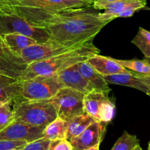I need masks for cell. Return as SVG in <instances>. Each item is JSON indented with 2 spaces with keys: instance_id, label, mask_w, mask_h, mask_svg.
Segmentation results:
<instances>
[{
  "instance_id": "cell-29",
  "label": "cell",
  "mask_w": 150,
  "mask_h": 150,
  "mask_svg": "<svg viewBox=\"0 0 150 150\" xmlns=\"http://www.w3.org/2000/svg\"><path fill=\"white\" fill-rule=\"evenodd\" d=\"M50 141H51L46 138H41L32 142L27 143L24 146L18 150H48Z\"/></svg>"
},
{
  "instance_id": "cell-2",
  "label": "cell",
  "mask_w": 150,
  "mask_h": 150,
  "mask_svg": "<svg viewBox=\"0 0 150 150\" xmlns=\"http://www.w3.org/2000/svg\"><path fill=\"white\" fill-rule=\"evenodd\" d=\"M100 49L93 44V41L88 42L78 48L62 53L58 55L33 62L27 65L18 80L23 81L38 76H51L73 66L87 60L89 57L99 54Z\"/></svg>"
},
{
  "instance_id": "cell-21",
  "label": "cell",
  "mask_w": 150,
  "mask_h": 150,
  "mask_svg": "<svg viewBox=\"0 0 150 150\" xmlns=\"http://www.w3.org/2000/svg\"><path fill=\"white\" fill-rule=\"evenodd\" d=\"M43 138L54 141L57 139H66L67 137V121L59 117L45 126L42 132Z\"/></svg>"
},
{
  "instance_id": "cell-24",
  "label": "cell",
  "mask_w": 150,
  "mask_h": 150,
  "mask_svg": "<svg viewBox=\"0 0 150 150\" xmlns=\"http://www.w3.org/2000/svg\"><path fill=\"white\" fill-rule=\"evenodd\" d=\"M139 139L135 135H131L125 131L118 138L111 150H132L139 144Z\"/></svg>"
},
{
  "instance_id": "cell-13",
  "label": "cell",
  "mask_w": 150,
  "mask_h": 150,
  "mask_svg": "<svg viewBox=\"0 0 150 150\" xmlns=\"http://www.w3.org/2000/svg\"><path fill=\"white\" fill-rule=\"evenodd\" d=\"M146 0H121L106 4L102 8L103 13H98L100 20L109 23L117 19V16L126 10H134L138 11L146 7Z\"/></svg>"
},
{
  "instance_id": "cell-12",
  "label": "cell",
  "mask_w": 150,
  "mask_h": 150,
  "mask_svg": "<svg viewBox=\"0 0 150 150\" xmlns=\"http://www.w3.org/2000/svg\"><path fill=\"white\" fill-rule=\"evenodd\" d=\"M59 79L63 88H69L83 94L93 91L86 79L79 71V63L73 65L57 74Z\"/></svg>"
},
{
  "instance_id": "cell-33",
  "label": "cell",
  "mask_w": 150,
  "mask_h": 150,
  "mask_svg": "<svg viewBox=\"0 0 150 150\" xmlns=\"http://www.w3.org/2000/svg\"><path fill=\"white\" fill-rule=\"evenodd\" d=\"M131 72V71H130ZM132 73V72H131ZM133 75H135L136 76H137V77H139V79H141V80L142 81V82H144V83L146 85V88H147L148 89V92H147V95L149 96H150V76H141V75H137V74H135L132 73Z\"/></svg>"
},
{
  "instance_id": "cell-11",
  "label": "cell",
  "mask_w": 150,
  "mask_h": 150,
  "mask_svg": "<svg viewBox=\"0 0 150 150\" xmlns=\"http://www.w3.org/2000/svg\"><path fill=\"white\" fill-rule=\"evenodd\" d=\"M27 65L20 57L10 51L0 39V75L18 79Z\"/></svg>"
},
{
  "instance_id": "cell-17",
  "label": "cell",
  "mask_w": 150,
  "mask_h": 150,
  "mask_svg": "<svg viewBox=\"0 0 150 150\" xmlns=\"http://www.w3.org/2000/svg\"><path fill=\"white\" fill-rule=\"evenodd\" d=\"M103 77L108 84H114V85L130 87V88L139 90L147 94L148 89L146 85L139 77L133 75L129 70L123 73L104 76Z\"/></svg>"
},
{
  "instance_id": "cell-10",
  "label": "cell",
  "mask_w": 150,
  "mask_h": 150,
  "mask_svg": "<svg viewBox=\"0 0 150 150\" xmlns=\"http://www.w3.org/2000/svg\"><path fill=\"white\" fill-rule=\"evenodd\" d=\"M108 124L95 121L82 133L72 140L73 150H86L96 145H100L103 140Z\"/></svg>"
},
{
  "instance_id": "cell-14",
  "label": "cell",
  "mask_w": 150,
  "mask_h": 150,
  "mask_svg": "<svg viewBox=\"0 0 150 150\" xmlns=\"http://www.w3.org/2000/svg\"><path fill=\"white\" fill-rule=\"evenodd\" d=\"M88 63L102 76H109L127 71V69L122 66L116 59L105 56L95 54L86 60Z\"/></svg>"
},
{
  "instance_id": "cell-37",
  "label": "cell",
  "mask_w": 150,
  "mask_h": 150,
  "mask_svg": "<svg viewBox=\"0 0 150 150\" xmlns=\"http://www.w3.org/2000/svg\"><path fill=\"white\" fill-rule=\"evenodd\" d=\"M148 149L150 150V141H149V145H148Z\"/></svg>"
},
{
  "instance_id": "cell-38",
  "label": "cell",
  "mask_w": 150,
  "mask_h": 150,
  "mask_svg": "<svg viewBox=\"0 0 150 150\" xmlns=\"http://www.w3.org/2000/svg\"><path fill=\"white\" fill-rule=\"evenodd\" d=\"M89 1H92V3H94V1H95V0H89Z\"/></svg>"
},
{
  "instance_id": "cell-32",
  "label": "cell",
  "mask_w": 150,
  "mask_h": 150,
  "mask_svg": "<svg viewBox=\"0 0 150 150\" xmlns=\"http://www.w3.org/2000/svg\"><path fill=\"white\" fill-rule=\"evenodd\" d=\"M121 1V0H95L93 3V8L97 10H102L103 7L106 4H111V3L116 2V1Z\"/></svg>"
},
{
  "instance_id": "cell-19",
  "label": "cell",
  "mask_w": 150,
  "mask_h": 150,
  "mask_svg": "<svg viewBox=\"0 0 150 150\" xmlns=\"http://www.w3.org/2000/svg\"><path fill=\"white\" fill-rule=\"evenodd\" d=\"M4 45L15 54L27 48L29 46L37 44V41L29 37L18 33H9L0 35Z\"/></svg>"
},
{
  "instance_id": "cell-15",
  "label": "cell",
  "mask_w": 150,
  "mask_h": 150,
  "mask_svg": "<svg viewBox=\"0 0 150 150\" xmlns=\"http://www.w3.org/2000/svg\"><path fill=\"white\" fill-rule=\"evenodd\" d=\"M18 98H21V82L0 75V102H13Z\"/></svg>"
},
{
  "instance_id": "cell-26",
  "label": "cell",
  "mask_w": 150,
  "mask_h": 150,
  "mask_svg": "<svg viewBox=\"0 0 150 150\" xmlns=\"http://www.w3.org/2000/svg\"><path fill=\"white\" fill-rule=\"evenodd\" d=\"M14 121L13 102H0V132Z\"/></svg>"
},
{
  "instance_id": "cell-5",
  "label": "cell",
  "mask_w": 150,
  "mask_h": 150,
  "mask_svg": "<svg viewBox=\"0 0 150 150\" xmlns=\"http://www.w3.org/2000/svg\"><path fill=\"white\" fill-rule=\"evenodd\" d=\"M18 1L16 16L39 27H44L53 15L62 11L48 0H18Z\"/></svg>"
},
{
  "instance_id": "cell-28",
  "label": "cell",
  "mask_w": 150,
  "mask_h": 150,
  "mask_svg": "<svg viewBox=\"0 0 150 150\" xmlns=\"http://www.w3.org/2000/svg\"><path fill=\"white\" fill-rule=\"evenodd\" d=\"M19 6L18 0H0V16L16 15Z\"/></svg>"
},
{
  "instance_id": "cell-20",
  "label": "cell",
  "mask_w": 150,
  "mask_h": 150,
  "mask_svg": "<svg viewBox=\"0 0 150 150\" xmlns=\"http://www.w3.org/2000/svg\"><path fill=\"white\" fill-rule=\"evenodd\" d=\"M95 119L86 113L75 116L67 121V137L66 139L71 141L83 132Z\"/></svg>"
},
{
  "instance_id": "cell-30",
  "label": "cell",
  "mask_w": 150,
  "mask_h": 150,
  "mask_svg": "<svg viewBox=\"0 0 150 150\" xmlns=\"http://www.w3.org/2000/svg\"><path fill=\"white\" fill-rule=\"evenodd\" d=\"M48 150H73V148L68 140L57 139L50 141Z\"/></svg>"
},
{
  "instance_id": "cell-34",
  "label": "cell",
  "mask_w": 150,
  "mask_h": 150,
  "mask_svg": "<svg viewBox=\"0 0 150 150\" xmlns=\"http://www.w3.org/2000/svg\"><path fill=\"white\" fill-rule=\"evenodd\" d=\"M99 146H100V145H96V146H95L91 147V148L87 149H86V150H99Z\"/></svg>"
},
{
  "instance_id": "cell-36",
  "label": "cell",
  "mask_w": 150,
  "mask_h": 150,
  "mask_svg": "<svg viewBox=\"0 0 150 150\" xmlns=\"http://www.w3.org/2000/svg\"><path fill=\"white\" fill-rule=\"evenodd\" d=\"M144 59H145V60H147V61L149 62V63H150V57H146V58H144Z\"/></svg>"
},
{
  "instance_id": "cell-22",
  "label": "cell",
  "mask_w": 150,
  "mask_h": 150,
  "mask_svg": "<svg viewBox=\"0 0 150 150\" xmlns=\"http://www.w3.org/2000/svg\"><path fill=\"white\" fill-rule=\"evenodd\" d=\"M122 66L132 73L141 76H150V63L146 60H117Z\"/></svg>"
},
{
  "instance_id": "cell-3",
  "label": "cell",
  "mask_w": 150,
  "mask_h": 150,
  "mask_svg": "<svg viewBox=\"0 0 150 150\" xmlns=\"http://www.w3.org/2000/svg\"><path fill=\"white\" fill-rule=\"evenodd\" d=\"M14 121L35 126H46L57 117V110L51 99L28 100L18 98L13 102Z\"/></svg>"
},
{
  "instance_id": "cell-16",
  "label": "cell",
  "mask_w": 150,
  "mask_h": 150,
  "mask_svg": "<svg viewBox=\"0 0 150 150\" xmlns=\"http://www.w3.org/2000/svg\"><path fill=\"white\" fill-rule=\"evenodd\" d=\"M79 71L83 77L87 80L94 90L109 94L111 88L104 79L103 76L97 72L89 63L86 61L79 63Z\"/></svg>"
},
{
  "instance_id": "cell-1",
  "label": "cell",
  "mask_w": 150,
  "mask_h": 150,
  "mask_svg": "<svg viewBox=\"0 0 150 150\" xmlns=\"http://www.w3.org/2000/svg\"><path fill=\"white\" fill-rule=\"evenodd\" d=\"M96 10L91 7L57 12L46 22L44 28L51 40L60 44L71 46L91 42L108 24L99 19Z\"/></svg>"
},
{
  "instance_id": "cell-18",
  "label": "cell",
  "mask_w": 150,
  "mask_h": 150,
  "mask_svg": "<svg viewBox=\"0 0 150 150\" xmlns=\"http://www.w3.org/2000/svg\"><path fill=\"white\" fill-rule=\"evenodd\" d=\"M109 98L108 94L101 91H93L85 94L83 97V110L84 113L89 115L98 121L99 110L104 101Z\"/></svg>"
},
{
  "instance_id": "cell-39",
  "label": "cell",
  "mask_w": 150,
  "mask_h": 150,
  "mask_svg": "<svg viewBox=\"0 0 150 150\" xmlns=\"http://www.w3.org/2000/svg\"><path fill=\"white\" fill-rule=\"evenodd\" d=\"M91 2H92V1H91Z\"/></svg>"
},
{
  "instance_id": "cell-6",
  "label": "cell",
  "mask_w": 150,
  "mask_h": 150,
  "mask_svg": "<svg viewBox=\"0 0 150 150\" xmlns=\"http://www.w3.org/2000/svg\"><path fill=\"white\" fill-rule=\"evenodd\" d=\"M9 33L21 34L38 43H45L51 40L49 33L44 27L35 26L16 15L0 16V35Z\"/></svg>"
},
{
  "instance_id": "cell-8",
  "label": "cell",
  "mask_w": 150,
  "mask_h": 150,
  "mask_svg": "<svg viewBox=\"0 0 150 150\" xmlns=\"http://www.w3.org/2000/svg\"><path fill=\"white\" fill-rule=\"evenodd\" d=\"M83 44H79V45L70 46L65 44H60L53 40H50L47 42L37 43L33 45L29 46L27 48L19 51L17 55L20 57L25 63L29 64L33 62L40 61L58 55L73 49L78 48Z\"/></svg>"
},
{
  "instance_id": "cell-27",
  "label": "cell",
  "mask_w": 150,
  "mask_h": 150,
  "mask_svg": "<svg viewBox=\"0 0 150 150\" xmlns=\"http://www.w3.org/2000/svg\"><path fill=\"white\" fill-rule=\"evenodd\" d=\"M115 113V105L114 102L108 98L101 106L98 116V121L108 124L114 118Z\"/></svg>"
},
{
  "instance_id": "cell-35",
  "label": "cell",
  "mask_w": 150,
  "mask_h": 150,
  "mask_svg": "<svg viewBox=\"0 0 150 150\" xmlns=\"http://www.w3.org/2000/svg\"><path fill=\"white\" fill-rule=\"evenodd\" d=\"M132 150H143V149H142V147L140 146V145H137L136 146H135Z\"/></svg>"
},
{
  "instance_id": "cell-31",
  "label": "cell",
  "mask_w": 150,
  "mask_h": 150,
  "mask_svg": "<svg viewBox=\"0 0 150 150\" xmlns=\"http://www.w3.org/2000/svg\"><path fill=\"white\" fill-rule=\"evenodd\" d=\"M27 142L23 141H5L0 140V150H18Z\"/></svg>"
},
{
  "instance_id": "cell-9",
  "label": "cell",
  "mask_w": 150,
  "mask_h": 150,
  "mask_svg": "<svg viewBox=\"0 0 150 150\" xmlns=\"http://www.w3.org/2000/svg\"><path fill=\"white\" fill-rule=\"evenodd\" d=\"M45 126L13 121L11 124L0 132V140L32 142L43 138L42 132Z\"/></svg>"
},
{
  "instance_id": "cell-23",
  "label": "cell",
  "mask_w": 150,
  "mask_h": 150,
  "mask_svg": "<svg viewBox=\"0 0 150 150\" xmlns=\"http://www.w3.org/2000/svg\"><path fill=\"white\" fill-rule=\"evenodd\" d=\"M132 44H135L144 55V58L150 57V32L139 27L136 36L132 40Z\"/></svg>"
},
{
  "instance_id": "cell-4",
  "label": "cell",
  "mask_w": 150,
  "mask_h": 150,
  "mask_svg": "<svg viewBox=\"0 0 150 150\" xmlns=\"http://www.w3.org/2000/svg\"><path fill=\"white\" fill-rule=\"evenodd\" d=\"M21 82V98L28 100L51 99L63 88L57 74L38 76Z\"/></svg>"
},
{
  "instance_id": "cell-7",
  "label": "cell",
  "mask_w": 150,
  "mask_h": 150,
  "mask_svg": "<svg viewBox=\"0 0 150 150\" xmlns=\"http://www.w3.org/2000/svg\"><path fill=\"white\" fill-rule=\"evenodd\" d=\"M85 94L69 88H62L51 98L57 107V116L67 121L75 116L84 113L83 97Z\"/></svg>"
},
{
  "instance_id": "cell-25",
  "label": "cell",
  "mask_w": 150,
  "mask_h": 150,
  "mask_svg": "<svg viewBox=\"0 0 150 150\" xmlns=\"http://www.w3.org/2000/svg\"><path fill=\"white\" fill-rule=\"evenodd\" d=\"M61 10L91 7L93 3L89 0H48Z\"/></svg>"
}]
</instances>
